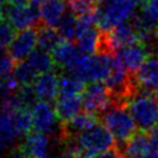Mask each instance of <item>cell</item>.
<instances>
[{"instance_id": "1", "label": "cell", "mask_w": 158, "mask_h": 158, "mask_svg": "<svg viewBox=\"0 0 158 158\" xmlns=\"http://www.w3.org/2000/svg\"><path fill=\"white\" fill-rule=\"evenodd\" d=\"M63 141L65 143V149L75 153L78 158L84 156L93 157L116 144L111 132L105 127L104 123L99 122H95L81 133L73 137H67Z\"/></svg>"}, {"instance_id": "2", "label": "cell", "mask_w": 158, "mask_h": 158, "mask_svg": "<svg viewBox=\"0 0 158 158\" xmlns=\"http://www.w3.org/2000/svg\"><path fill=\"white\" fill-rule=\"evenodd\" d=\"M126 106L131 112L137 128L149 132L158 125V91L139 89L127 100Z\"/></svg>"}, {"instance_id": "3", "label": "cell", "mask_w": 158, "mask_h": 158, "mask_svg": "<svg viewBox=\"0 0 158 158\" xmlns=\"http://www.w3.org/2000/svg\"><path fill=\"white\" fill-rule=\"evenodd\" d=\"M141 0H101L96 9V26L110 31L121 22L135 17Z\"/></svg>"}, {"instance_id": "4", "label": "cell", "mask_w": 158, "mask_h": 158, "mask_svg": "<svg viewBox=\"0 0 158 158\" xmlns=\"http://www.w3.org/2000/svg\"><path fill=\"white\" fill-rule=\"evenodd\" d=\"M100 120L111 132L115 141L120 144L126 142L133 133L137 132V125L126 104H112L100 115Z\"/></svg>"}, {"instance_id": "5", "label": "cell", "mask_w": 158, "mask_h": 158, "mask_svg": "<svg viewBox=\"0 0 158 158\" xmlns=\"http://www.w3.org/2000/svg\"><path fill=\"white\" fill-rule=\"evenodd\" d=\"M30 111L32 117V126L36 131L62 138L63 122L59 120L56 109L52 107L48 101H36L31 106Z\"/></svg>"}, {"instance_id": "6", "label": "cell", "mask_w": 158, "mask_h": 158, "mask_svg": "<svg viewBox=\"0 0 158 158\" xmlns=\"http://www.w3.org/2000/svg\"><path fill=\"white\" fill-rule=\"evenodd\" d=\"M112 104H114V100L104 81L90 83L86 88H84L81 93L83 110L91 112L96 116H100Z\"/></svg>"}, {"instance_id": "7", "label": "cell", "mask_w": 158, "mask_h": 158, "mask_svg": "<svg viewBox=\"0 0 158 158\" xmlns=\"http://www.w3.org/2000/svg\"><path fill=\"white\" fill-rule=\"evenodd\" d=\"M0 16L6 17L15 28L23 30L36 26L40 20V10L27 5H2L0 6Z\"/></svg>"}, {"instance_id": "8", "label": "cell", "mask_w": 158, "mask_h": 158, "mask_svg": "<svg viewBox=\"0 0 158 158\" xmlns=\"http://www.w3.org/2000/svg\"><path fill=\"white\" fill-rule=\"evenodd\" d=\"M37 46V31L33 27L20 30L12 42L9 46V53L14 57L15 60L20 62L26 59Z\"/></svg>"}, {"instance_id": "9", "label": "cell", "mask_w": 158, "mask_h": 158, "mask_svg": "<svg viewBox=\"0 0 158 158\" xmlns=\"http://www.w3.org/2000/svg\"><path fill=\"white\" fill-rule=\"evenodd\" d=\"M122 65L130 72L135 73L149 57V53L142 42H135L118 48L115 53Z\"/></svg>"}, {"instance_id": "10", "label": "cell", "mask_w": 158, "mask_h": 158, "mask_svg": "<svg viewBox=\"0 0 158 158\" xmlns=\"http://www.w3.org/2000/svg\"><path fill=\"white\" fill-rule=\"evenodd\" d=\"M22 137L16 123L15 111L0 107V144L4 148H11Z\"/></svg>"}, {"instance_id": "11", "label": "cell", "mask_w": 158, "mask_h": 158, "mask_svg": "<svg viewBox=\"0 0 158 158\" xmlns=\"http://www.w3.org/2000/svg\"><path fill=\"white\" fill-rule=\"evenodd\" d=\"M32 86L37 99L51 102L57 99L59 93V75L54 70L41 73L33 80Z\"/></svg>"}, {"instance_id": "12", "label": "cell", "mask_w": 158, "mask_h": 158, "mask_svg": "<svg viewBox=\"0 0 158 158\" xmlns=\"http://www.w3.org/2000/svg\"><path fill=\"white\" fill-rule=\"evenodd\" d=\"M52 57L54 59V63L57 67H60L65 69L67 72L70 70L81 59V57L85 54L81 52L78 44H74L72 41H62L52 52Z\"/></svg>"}, {"instance_id": "13", "label": "cell", "mask_w": 158, "mask_h": 158, "mask_svg": "<svg viewBox=\"0 0 158 158\" xmlns=\"http://www.w3.org/2000/svg\"><path fill=\"white\" fill-rule=\"evenodd\" d=\"M133 75L139 89L158 91V58L149 56Z\"/></svg>"}, {"instance_id": "14", "label": "cell", "mask_w": 158, "mask_h": 158, "mask_svg": "<svg viewBox=\"0 0 158 158\" xmlns=\"http://www.w3.org/2000/svg\"><path fill=\"white\" fill-rule=\"evenodd\" d=\"M120 149L122 151L125 158H144L149 152H152L149 133L146 131L133 133L121 144Z\"/></svg>"}, {"instance_id": "15", "label": "cell", "mask_w": 158, "mask_h": 158, "mask_svg": "<svg viewBox=\"0 0 158 158\" xmlns=\"http://www.w3.org/2000/svg\"><path fill=\"white\" fill-rule=\"evenodd\" d=\"M107 36L110 40V43L116 53V51L123 46L135 43V42H139V37H138V32L133 25V22H121L117 26H115L114 28H111L110 31H107Z\"/></svg>"}, {"instance_id": "16", "label": "cell", "mask_w": 158, "mask_h": 158, "mask_svg": "<svg viewBox=\"0 0 158 158\" xmlns=\"http://www.w3.org/2000/svg\"><path fill=\"white\" fill-rule=\"evenodd\" d=\"M51 147L49 136L42 132H32L25 136L21 149L28 158H44Z\"/></svg>"}, {"instance_id": "17", "label": "cell", "mask_w": 158, "mask_h": 158, "mask_svg": "<svg viewBox=\"0 0 158 158\" xmlns=\"http://www.w3.org/2000/svg\"><path fill=\"white\" fill-rule=\"evenodd\" d=\"M54 109L62 122L69 121L83 109L81 94H58Z\"/></svg>"}, {"instance_id": "18", "label": "cell", "mask_w": 158, "mask_h": 158, "mask_svg": "<svg viewBox=\"0 0 158 158\" xmlns=\"http://www.w3.org/2000/svg\"><path fill=\"white\" fill-rule=\"evenodd\" d=\"M65 12L64 0H43L40 7V20L43 26L57 27Z\"/></svg>"}, {"instance_id": "19", "label": "cell", "mask_w": 158, "mask_h": 158, "mask_svg": "<svg viewBox=\"0 0 158 158\" xmlns=\"http://www.w3.org/2000/svg\"><path fill=\"white\" fill-rule=\"evenodd\" d=\"M96 117H98L96 115H94L91 112H88L85 110L78 112L73 118H70L67 122H63L62 139L81 133L83 131H85L86 128L93 126L95 122H98Z\"/></svg>"}, {"instance_id": "20", "label": "cell", "mask_w": 158, "mask_h": 158, "mask_svg": "<svg viewBox=\"0 0 158 158\" xmlns=\"http://www.w3.org/2000/svg\"><path fill=\"white\" fill-rule=\"evenodd\" d=\"M63 41V37L58 32V30H54V27L43 26L37 31V44L41 49L47 52H53L54 48Z\"/></svg>"}, {"instance_id": "21", "label": "cell", "mask_w": 158, "mask_h": 158, "mask_svg": "<svg viewBox=\"0 0 158 158\" xmlns=\"http://www.w3.org/2000/svg\"><path fill=\"white\" fill-rule=\"evenodd\" d=\"M26 60L31 64V67L37 72V74L48 72V70H53V68L56 67L54 59L53 57L49 54V52L43 51V49H35L27 58Z\"/></svg>"}, {"instance_id": "22", "label": "cell", "mask_w": 158, "mask_h": 158, "mask_svg": "<svg viewBox=\"0 0 158 158\" xmlns=\"http://www.w3.org/2000/svg\"><path fill=\"white\" fill-rule=\"evenodd\" d=\"M57 30L63 37V40L73 41L77 37V15L72 11L65 12L59 23L57 25Z\"/></svg>"}, {"instance_id": "23", "label": "cell", "mask_w": 158, "mask_h": 158, "mask_svg": "<svg viewBox=\"0 0 158 158\" xmlns=\"http://www.w3.org/2000/svg\"><path fill=\"white\" fill-rule=\"evenodd\" d=\"M12 74L16 78V80L19 81L20 85H27V84L33 83V80L38 75L37 72L31 67V64L26 59L20 60L19 64L15 65V68L12 70Z\"/></svg>"}, {"instance_id": "24", "label": "cell", "mask_w": 158, "mask_h": 158, "mask_svg": "<svg viewBox=\"0 0 158 158\" xmlns=\"http://www.w3.org/2000/svg\"><path fill=\"white\" fill-rule=\"evenodd\" d=\"M84 81L72 74L59 77V93L58 94H81L84 90Z\"/></svg>"}, {"instance_id": "25", "label": "cell", "mask_w": 158, "mask_h": 158, "mask_svg": "<svg viewBox=\"0 0 158 158\" xmlns=\"http://www.w3.org/2000/svg\"><path fill=\"white\" fill-rule=\"evenodd\" d=\"M15 35L16 33L14 25L6 17L0 16V51H5L6 48H9Z\"/></svg>"}, {"instance_id": "26", "label": "cell", "mask_w": 158, "mask_h": 158, "mask_svg": "<svg viewBox=\"0 0 158 158\" xmlns=\"http://www.w3.org/2000/svg\"><path fill=\"white\" fill-rule=\"evenodd\" d=\"M69 7L77 16L96 12V1L94 0H69Z\"/></svg>"}, {"instance_id": "27", "label": "cell", "mask_w": 158, "mask_h": 158, "mask_svg": "<svg viewBox=\"0 0 158 158\" xmlns=\"http://www.w3.org/2000/svg\"><path fill=\"white\" fill-rule=\"evenodd\" d=\"M141 14L158 25V0H144Z\"/></svg>"}, {"instance_id": "28", "label": "cell", "mask_w": 158, "mask_h": 158, "mask_svg": "<svg viewBox=\"0 0 158 158\" xmlns=\"http://www.w3.org/2000/svg\"><path fill=\"white\" fill-rule=\"evenodd\" d=\"M15 59L10 53L0 51V75L10 74L15 68Z\"/></svg>"}, {"instance_id": "29", "label": "cell", "mask_w": 158, "mask_h": 158, "mask_svg": "<svg viewBox=\"0 0 158 158\" xmlns=\"http://www.w3.org/2000/svg\"><path fill=\"white\" fill-rule=\"evenodd\" d=\"M93 158H125V157H123L122 151L115 144V146H112V147H110V148H107V149L93 156Z\"/></svg>"}, {"instance_id": "30", "label": "cell", "mask_w": 158, "mask_h": 158, "mask_svg": "<svg viewBox=\"0 0 158 158\" xmlns=\"http://www.w3.org/2000/svg\"><path fill=\"white\" fill-rule=\"evenodd\" d=\"M149 138H151L152 151L158 153V127H154L153 130L149 131Z\"/></svg>"}, {"instance_id": "31", "label": "cell", "mask_w": 158, "mask_h": 158, "mask_svg": "<svg viewBox=\"0 0 158 158\" xmlns=\"http://www.w3.org/2000/svg\"><path fill=\"white\" fill-rule=\"evenodd\" d=\"M5 158H28L22 149H12Z\"/></svg>"}, {"instance_id": "32", "label": "cell", "mask_w": 158, "mask_h": 158, "mask_svg": "<svg viewBox=\"0 0 158 158\" xmlns=\"http://www.w3.org/2000/svg\"><path fill=\"white\" fill-rule=\"evenodd\" d=\"M57 158H78V156L75 154V153H73L72 151H69V149H65L64 148V151L57 157Z\"/></svg>"}, {"instance_id": "33", "label": "cell", "mask_w": 158, "mask_h": 158, "mask_svg": "<svg viewBox=\"0 0 158 158\" xmlns=\"http://www.w3.org/2000/svg\"><path fill=\"white\" fill-rule=\"evenodd\" d=\"M7 1L11 5H26V4H28L30 0H7Z\"/></svg>"}, {"instance_id": "34", "label": "cell", "mask_w": 158, "mask_h": 158, "mask_svg": "<svg viewBox=\"0 0 158 158\" xmlns=\"http://www.w3.org/2000/svg\"><path fill=\"white\" fill-rule=\"evenodd\" d=\"M144 158H158V153L154 152V151H152V152H149Z\"/></svg>"}, {"instance_id": "35", "label": "cell", "mask_w": 158, "mask_h": 158, "mask_svg": "<svg viewBox=\"0 0 158 158\" xmlns=\"http://www.w3.org/2000/svg\"><path fill=\"white\" fill-rule=\"evenodd\" d=\"M5 149H6V148H4V147L0 144V158H5V157H4V151H5Z\"/></svg>"}, {"instance_id": "36", "label": "cell", "mask_w": 158, "mask_h": 158, "mask_svg": "<svg viewBox=\"0 0 158 158\" xmlns=\"http://www.w3.org/2000/svg\"><path fill=\"white\" fill-rule=\"evenodd\" d=\"M44 158H57V157H54V156H51V154H47Z\"/></svg>"}, {"instance_id": "37", "label": "cell", "mask_w": 158, "mask_h": 158, "mask_svg": "<svg viewBox=\"0 0 158 158\" xmlns=\"http://www.w3.org/2000/svg\"><path fill=\"white\" fill-rule=\"evenodd\" d=\"M5 4V0H0V6H2Z\"/></svg>"}, {"instance_id": "38", "label": "cell", "mask_w": 158, "mask_h": 158, "mask_svg": "<svg viewBox=\"0 0 158 158\" xmlns=\"http://www.w3.org/2000/svg\"><path fill=\"white\" fill-rule=\"evenodd\" d=\"M81 158H93V157H90V156H84V157H81Z\"/></svg>"}, {"instance_id": "39", "label": "cell", "mask_w": 158, "mask_h": 158, "mask_svg": "<svg viewBox=\"0 0 158 158\" xmlns=\"http://www.w3.org/2000/svg\"><path fill=\"white\" fill-rule=\"evenodd\" d=\"M94 1H99V0H94ZM100 1H101V0H100Z\"/></svg>"}]
</instances>
